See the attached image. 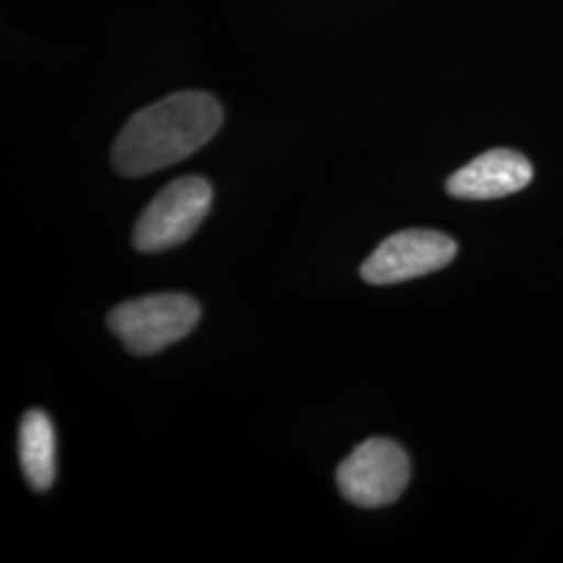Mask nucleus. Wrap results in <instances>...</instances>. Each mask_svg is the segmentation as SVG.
<instances>
[{
	"label": "nucleus",
	"instance_id": "obj_1",
	"mask_svg": "<svg viewBox=\"0 0 563 563\" xmlns=\"http://www.w3.org/2000/svg\"><path fill=\"white\" fill-rule=\"evenodd\" d=\"M222 120L220 102L207 92L172 95L125 123L113 146V165L128 178L165 169L211 141Z\"/></svg>",
	"mask_w": 563,
	"mask_h": 563
},
{
	"label": "nucleus",
	"instance_id": "obj_2",
	"mask_svg": "<svg viewBox=\"0 0 563 563\" xmlns=\"http://www.w3.org/2000/svg\"><path fill=\"white\" fill-rule=\"evenodd\" d=\"M201 320V307L188 295L165 292L118 305L107 323L134 355H153L188 336Z\"/></svg>",
	"mask_w": 563,
	"mask_h": 563
},
{
	"label": "nucleus",
	"instance_id": "obj_3",
	"mask_svg": "<svg viewBox=\"0 0 563 563\" xmlns=\"http://www.w3.org/2000/svg\"><path fill=\"white\" fill-rule=\"evenodd\" d=\"M211 201V184L199 176L172 181L142 211L134 246L141 253H159L188 241L207 218Z\"/></svg>",
	"mask_w": 563,
	"mask_h": 563
},
{
	"label": "nucleus",
	"instance_id": "obj_4",
	"mask_svg": "<svg viewBox=\"0 0 563 563\" xmlns=\"http://www.w3.org/2000/svg\"><path fill=\"white\" fill-rule=\"evenodd\" d=\"M411 478L409 457L390 439H369L339 465L341 495L357 507L395 504Z\"/></svg>",
	"mask_w": 563,
	"mask_h": 563
},
{
	"label": "nucleus",
	"instance_id": "obj_5",
	"mask_svg": "<svg viewBox=\"0 0 563 563\" xmlns=\"http://www.w3.org/2000/svg\"><path fill=\"white\" fill-rule=\"evenodd\" d=\"M457 244L434 230H405L388 236L362 265L363 280L376 286L422 278L455 260Z\"/></svg>",
	"mask_w": 563,
	"mask_h": 563
},
{
	"label": "nucleus",
	"instance_id": "obj_6",
	"mask_svg": "<svg viewBox=\"0 0 563 563\" xmlns=\"http://www.w3.org/2000/svg\"><path fill=\"white\" fill-rule=\"evenodd\" d=\"M532 163L518 151L495 148L457 169L446 180V192L465 201H490L520 192L532 181Z\"/></svg>",
	"mask_w": 563,
	"mask_h": 563
},
{
	"label": "nucleus",
	"instance_id": "obj_7",
	"mask_svg": "<svg viewBox=\"0 0 563 563\" xmlns=\"http://www.w3.org/2000/svg\"><path fill=\"white\" fill-rule=\"evenodd\" d=\"M57 444L48 416L32 409L23 416L20 426V462L23 476L38 493L48 490L57 476Z\"/></svg>",
	"mask_w": 563,
	"mask_h": 563
}]
</instances>
